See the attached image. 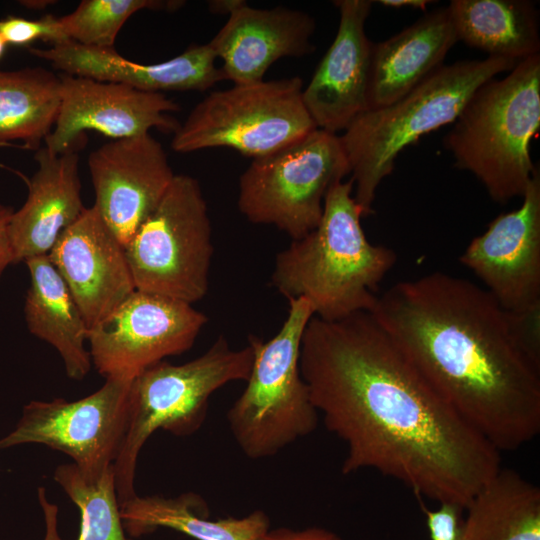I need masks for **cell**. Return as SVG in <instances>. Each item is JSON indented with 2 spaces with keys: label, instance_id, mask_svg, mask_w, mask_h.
I'll return each mask as SVG.
<instances>
[{
  "label": "cell",
  "instance_id": "cell-1",
  "mask_svg": "<svg viewBox=\"0 0 540 540\" xmlns=\"http://www.w3.org/2000/svg\"><path fill=\"white\" fill-rule=\"evenodd\" d=\"M299 369L344 475L374 470L418 497L466 509L501 469L500 452L429 384L370 312L313 316Z\"/></svg>",
  "mask_w": 540,
  "mask_h": 540
},
{
  "label": "cell",
  "instance_id": "cell-2",
  "mask_svg": "<svg viewBox=\"0 0 540 540\" xmlns=\"http://www.w3.org/2000/svg\"><path fill=\"white\" fill-rule=\"evenodd\" d=\"M438 394L500 453L540 432V312L503 309L443 272L401 281L370 312Z\"/></svg>",
  "mask_w": 540,
  "mask_h": 540
},
{
  "label": "cell",
  "instance_id": "cell-3",
  "mask_svg": "<svg viewBox=\"0 0 540 540\" xmlns=\"http://www.w3.org/2000/svg\"><path fill=\"white\" fill-rule=\"evenodd\" d=\"M353 189L352 179L330 187L319 224L277 254L271 276L280 294L307 299L314 316L326 321L371 312L379 284L397 258L392 249L367 239Z\"/></svg>",
  "mask_w": 540,
  "mask_h": 540
},
{
  "label": "cell",
  "instance_id": "cell-4",
  "mask_svg": "<svg viewBox=\"0 0 540 540\" xmlns=\"http://www.w3.org/2000/svg\"><path fill=\"white\" fill-rule=\"evenodd\" d=\"M453 123L444 145L455 166L474 174L495 202L522 197L536 170L530 143L540 128V54L483 83Z\"/></svg>",
  "mask_w": 540,
  "mask_h": 540
},
{
  "label": "cell",
  "instance_id": "cell-5",
  "mask_svg": "<svg viewBox=\"0 0 540 540\" xmlns=\"http://www.w3.org/2000/svg\"><path fill=\"white\" fill-rule=\"evenodd\" d=\"M517 63L487 57L442 65L397 101L358 115L339 138L362 217L373 213L377 189L404 148L453 123L478 87Z\"/></svg>",
  "mask_w": 540,
  "mask_h": 540
},
{
  "label": "cell",
  "instance_id": "cell-6",
  "mask_svg": "<svg viewBox=\"0 0 540 540\" xmlns=\"http://www.w3.org/2000/svg\"><path fill=\"white\" fill-rule=\"evenodd\" d=\"M253 364L251 346L232 349L220 336L199 357L179 365L160 361L140 372L130 387V417L113 464L119 505L136 496L139 453L158 429L188 436L202 426L210 396L224 385L246 381Z\"/></svg>",
  "mask_w": 540,
  "mask_h": 540
},
{
  "label": "cell",
  "instance_id": "cell-7",
  "mask_svg": "<svg viewBox=\"0 0 540 540\" xmlns=\"http://www.w3.org/2000/svg\"><path fill=\"white\" fill-rule=\"evenodd\" d=\"M288 301L287 317L274 337L249 338L251 372L227 412L234 440L250 459L276 455L318 424V412L299 369L302 336L314 311L303 297Z\"/></svg>",
  "mask_w": 540,
  "mask_h": 540
},
{
  "label": "cell",
  "instance_id": "cell-8",
  "mask_svg": "<svg viewBox=\"0 0 540 540\" xmlns=\"http://www.w3.org/2000/svg\"><path fill=\"white\" fill-rule=\"evenodd\" d=\"M300 77L233 84L209 93L174 133L171 148L190 153L226 147L253 159L318 129L303 100Z\"/></svg>",
  "mask_w": 540,
  "mask_h": 540
},
{
  "label": "cell",
  "instance_id": "cell-9",
  "mask_svg": "<svg viewBox=\"0 0 540 540\" xmlns=\"http://www.w3.org/2000/svg\"><path fill=\"white\" fill-rule=\"evenodd\" d=\"M124 250L136 290L189 304L201 300L208 292L213 245L198 180L175 174Z\"/></svg>",
  "mask_w": 540,
  "mask_h": 540
},
{
  "label": "cell",
  "instance_id": "cell-10",
  "mask_svg": "<svg viewBox=\"0 0 540 540\" xmlns=\"http://www.w3.org/2000/svg\"><path fill=\"white\" fill-rule=\"evenodd\" d=\"M349 173L339 136L315 129L252 160L240 176L238 208L250 222L274 225L297 240L317 227L328 190Z\"/></svg>",
  "mask_w": 540,
  "mask_h": 540
},
{
  "label": "cell",
  "instance_id": "cell-11",
  "mask_svg": "<svg viewBox=\"0 0 540 540\" xmlns=\"http://www.w3.org/2000/svg\"><path fill=\"white\" fill-rule=\"evenodd\" d=\"M97 391L75 401H31L16 427L0 438V451L43 444L71 457L86 480L99 479L113 466L130 417L133 378L108 376Z\"/></svg>",
  "mask_w": 540,
  "mask_h": 540
},
{
  "label": "cell",
  "instance_id": "cell-12",
  "mask_svg": "<svg viewBox=\"0 0 540 540\" xmlns=\"http://www.w3.org/2000/svg\"><path fill=\"white\" fill-rule=\"evenodd\" d=\"M207 320L192 304L135 290L89 329L92 364L105 378H134L164 358L189 350Z\"/></svg>",
  "mask_w": 540,
  "mask_h": 540
},
{
  "label": "cell",
  "instance_id": "cell-13",
  "mask_svg": "<svg viewBox=\"0 0 540 540\" xmlns=\"http://www.w3.org/2000/svg\"><path fill=\"white\" fill-rule=\"evenodd\" d=\"M522 204L491 221L460 256L506 311L540 312V173L534 171Z\"/></svg>",
  "mask_w": 540,
  "mask_h": 540
},
{
  "label": "cell",
  "instance_id": "cell-14",
  "mask_svg": "<svg viewBox=\"0 0 540 540\" xmlns=\"http://www.w3.org/2000/svg\"><path fill=\"white\" fill-rule=\"evenodd\" d=\"M60 108L45 147L59 154L77 150L87 130L114 139L148 134L157 128L175 133L179 122L169 113L179 105L164 93L62 73Z\"/></svg>",
  "mask_w": 540,
  "mask_h": 540
},
{
  "label": "cell",
  "instance_id": "cell-15",
  "mask_svg": "<svg viewBox=\"0 0 540 540\" xmlns=\"http://www.w3.org/2000/svg\"><path fill=\"white\" fill-rule=\"evenodd\" d=\"M88 168L100 216L125 246L156 208L175 174L148 134L114 139L94 151Z\"/></svg>",
  "mask_w": 540,
  "mask_h": 540
},
{
  "label": "cell",
  "instance_id": "cell-16",
  "mask_svg": "<svg viewBox=\"0 0 540 540\" xmlns=\"http://www.w3.org/2000/svg\"><path fill=\"white\" fill-rule=\"evenodd\" d=\"M48 257L89 329L136 290L124 246L94 205L62 232Z\"/></svg>",
  "mask_w": 540,
  "mask_h": 540
},
{
  "label": "cell",
  "instance_id": "cell-17",
  "mask_svg": "<svg viewBox=\"0 0 540 540\" xmlns=\"http://www.w3.org/2000/svg\"><path fill=\"white\" fill-rule=\"evenodd\" d=\"M372 1L338 0V31L309 84L302 91L304 106L318 129L344 131L368 109L367 89L372 42L365 22Z\"/></svg>",
  "mask_w": 540,
  "mask_h": 540
},
{
  "label": "cell",
  "instance_id": "cell-18",
  "mask_svg": "<svg viewBox=\"0 0 540 540\" xmlns=\"http://www.w3.org/2000/svg\"><path fill=\"white\" fill-rule=\"evenodd\" d=\"M315 27L314 19L303 11L284 6L258 9L240 0L209 44L223 61L224 80L253 83L262 81L280 58L313 53Z\"/></svg>",
  "mask_w": 540,
  "mask_h": 540
},
{
  "label": "cell",
  "instance_id": "cell-19",
  "mask_svg": "<svg viewBox=\"0 0 540 540\" xmlns=\"http://www.w3.org/2000/svg\"><path fill=\"white\" fill-rule=\"evenodd\" d=\"M30 53L64 74L111 81L151 92L205 91L224 80L209 43L192 44L180 55L156 64H140L115 49L87 47L64 41L51 48H30Z\"/></svg>",
  "mask_w": 540,
  "mask_h": 540
},
{
  "label": "cell",
  "instance_id": "cell-20",
  "mask_svg": "<svg viewBox=\"0 0 540 540\" xmlns=\"http://www.w3.org/2000/svg\"><path fill=\"white\" fill-rule=\"evenodd\" d=\"M38 168L28 180L27 198L9 223L13 264L46 255L83 212L77 150L35 154Z\"/></svg>",
  "mask_w": 540,
  "mask_h": 540
},
{
  "label": "cell",
  "instance_id": "cell-21",
  "mask_svg": "<svg viewBox=\"0 0 540 540\" xmlns=\"http://www.w3.org/2000/svg\"><path fill=\"white\" fill-rule=\"evenodd\" d=\"M457 41L449 9L442 7L387 40L373 43L367 110L387 106L413 90L444 65Z\"/></svg>",
  "mask_w": 540,
  "mask_h": 540
},
{
  "label": "cell",
  "instance_id": "cell-22",
  "mask_svg": "<svg viewBox=\"0 0 540 540\" xmlns=\"http://www.w3.org/2000/svg\"><path fill=\"white\" fill-rule=\"evenodd\" d=\"M30 274L24 314L28 330L59 353L66 375L82 380L92 366L85 347L89 328L48 254L24 261Z\"/></svg>",
  "mask_w": 540,
  "mask_h": 540
},
{
  "label": "cell",
  "instance_id": "cell-23",
  "mask_svg": "<svg viewBox=\"0 0 540 540\" xmlns=\"http://www.w3.org/2000/svg\"><path fill=\"white\" fill-rule=\"evenodd\" d=\"M120 516L130 538L168 528L196 540H259L270 529V519L262 510L242 518L211 520L206 502L195 493L136 495L120 504Z\"/></svg>",
  "mask_w": 540,
  "mask_h": 540
},
{
  "label": "cell",
  "instance_id": "cell-24",
  "mask_svg": "<svg viewBox=\"0 0 540 540\" xmlns=\"http://www.w3.org/2000/svg\"><path fill=\"white\" fill-rule=\"evenodd\" d=\"M458 41L488 57L520 62L539 54V14L527 0H452Z\"/></svg>",
  "mask_w": 540,
  "mask_h": 540
},
{
  "label": "cell",
  "instance_id": "cell-25",
  "mask_svg": "<svg viewBox=\"0 0 540 540\" xmlns=\"http://www.w3.org/2000/svg\"><path fill=\"white\" fill-rule=\"evenodd\" d=\"M462 540H540V489L501 468L465 509Z\"/></svg>",
  "mask_w": 540,
  "mask_h": 540
},
{
  "label": "cell",
  "instance_id": "cell-26",
  "mask_svg": "<svg viewBox=\"0 0 540 540\" xmlns=\"http://www.w3.org/2000/svg\"><path fill=\"white\" fill-rule=\"evenodd\" d=\"M59 75L43 67L0 71V146L21 140L38 150L60 108Z\"/></svg>",
  "mask_w": 540,
  "mask_h": 540
},
{
  "label": "cell",
  "instance_id": "cell-27",
  "mask_svg": "<svg viewBox=\"0 0 540 540\" xmlns=\"http://www.w3.org/2000/svg\"><path fill=\"white\" fill-rule=\"evenodd\" d=\"M111 466L99 479L86 480L75 464L59 465L54 480L80 513L77 540H132L126 536Z\"/></svg>",
  "mask_w": 540,
  "mask_h": 540
},
{
  "label": "cell",
  "instance_id": "cell-28",
  "mask_svg": "<svg viewBox=\"0 0 540 540\" xmlns=\"http://www.w3.org/2000/svg\"><path fill=\"white\" fill-rule=\"evenodd\" d=\"M182 1L83 0L68 15L58 18L66 40L101 49H113L125 22L143 9L175 10Z\"/></svg>",
  "mask_w": 540,
  "mask_h": 540
},
{
  "label": "cell",
  "instance_id": "cell-29",
  "mask_svg": "<svg viewBox=\"0 0 540 540\" xmlns=\"http://www.w3.org/2000/svg\"><path fill=\"white\" fill-rule=\"evenodd\" d=\"M0 36L6 44L26 46L41 39L52 45L66 40L58 18L46 15L40 19L9 16L0 19Z\"/></svg>",
  "mask_w": 540,
  "mask_h": 540
},
{
  "label": "cell",
  "instance_id": "cell-30",
  "mask_svg": "<svg viewBox=\"0 0 540 540\" xmlns=\"http://www.w3.org/2000/svg\"><path fill=\"white\" fill-rule=\"evenodd\" d=\"M430 540H462L464 508L454 503H440L431 510L421 504Z\"/></svg>",
  "mask_w": 540,
  "mask_h": 540
},
{
  "label": "cell",
  "instance_id": "cell-31",
  "mask_svg": "<svg viewBox=\"0 0 540 540\" xmlns=\"http://www.w3.org/2000/svg\"><path fill=\"white\" fill-rule=\"evenodd\" d=\"M259 540H342L334 532L320 528L309 527L294 530L286 527L269 529Z\"/></svg>",
  "mask_w": 540,
  "mask_h": 540
},
{
  "label": "cell",
  "instance_id": "cell-32",
  "mask_svg": "<svg viewBox=\"0 0 540 540\" xmlns=\"http://www.w3.org/2000/svg\"><path fill=\"white\" fill-rule=\"evenodd\" d=\"M14 210L0 204V279L5 269L13 264V252L9 237V223Z\"/></svg>",
  "mask_w": 540,
  "mask_h": 540
},
{
  "label": "cell",
  "instance_id": "cell-33",
  "mask_svg": "<svg viewBox=\"0 0 540 540\" xmlns=\"http://www.w3.org/2000/svg\"><path fill=\"white\" fill-rule=\"evenodd\" d=\"M38 501L42 509L45 534L43 540H63L58 531V507L56 504L51 503L46 496V489L39 487Z\"/></svg>",
  "mask_w": 540,
  "mask_h": 540
},
{
  "label": "cell",
  "instance_id": "cell-34",
  "mask_svg": "<svg viewBox=\"0 0 540 540\" xmlns=\"http://www.w3.org/2000/svg\"><path fill=\"white\" fill-rule=\"evenodd\" d=\"M377 3H380L383 6L392 7V8L411 7V8H417V9H421V10H426L427 5L429 3H431V1H427V0H380V1H377Z\"/></svg>",
  "mask_w": 540,
  "mask_h": 540
},
{
  "label": "cell",
  "instance_id": "cell-35",
  "mask_svg": "<svg viewBox=\"0 0 540 540\" xmlns=\"http://www.w3.org/2000/svg\"><path fill=\"white\" fill-rule=\"evenodd\" d=\"M240 0H218L209 2V8L212 13L229 14Z\"/></svg>",
  "mask_w": 540,
  "mask_h": 540
},
{
  "label": "cell",
  "instance_id": "cell-36",
  "mask_svg": "<svg viewBox=\"0 0 540 540\" xmlns=\"http://www.w3.org/2000/svg\"><path fill=\"white\" fill-rule=\"evenodd\" d=\"M6 46H7L6 42L0 36V59L2 58V56H3L4 52H5Z\"/></svg>",
  "mask_w": 540,
  "mask_h": 540
}]
</instances>
